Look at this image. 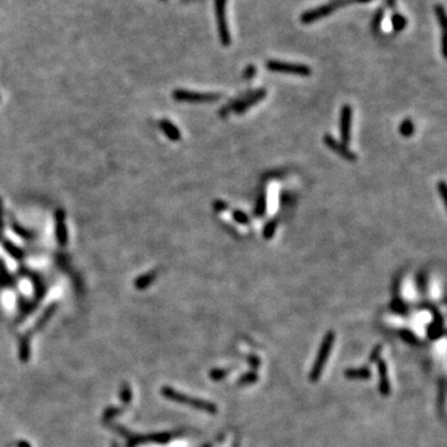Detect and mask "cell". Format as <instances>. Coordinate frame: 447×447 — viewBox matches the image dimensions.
I'll return each instance as SVG.
<instances>
[{"instance_id": "obj_20", "label": "cell", "mask_w": 447, "mask_h": 447, "mask_svg": "<svg viewBox=\"0 0 447 447\" xmlns=\"http://www.w3.org/2000/svg\"><path fill=\"white\" fill-rule=\"evenodd\" d=\"M383 16H384V10L379 9L377 13H375L374 19L372 21V29L374 32H378L380 29V25H382V21H383Z\"/></svg>"}, {"instance_id": "obj_11", "label": "cell", "mask_w": 447, "mask_h": 447, "mask_svg": "<svg viewBox=\"0 0 447 447\" xmlns=\"http://www.w3.org/2000/svg\"><path fill=\"white\" fill-rule=\"evenodd\" d=\"M345 378L352 380H367L372 377V372L367 367H361V368H350L347 369L344 372Z\"/></svg>"}, {"instance_id": "obj_15", "label": "cell", "mask_w": 447, "mask_h": 447, "mask_svg": "<svg viewBox=\"0 0 447 447\" xmlns=\"http://www.w3.org/2000/svg\"><path fill=\"white\" fill-rule=\"evenodd\" d=\"M276 229H277V221L276 220L268 221V223L265 225V229H263L262 232L263 237H265L266 240H271V238L273 237V235H275Z\"/></svg>"}, {"instance_id": "obj_25", "label": "cell", "mask_w": 447, "mask_h": 447, "mask_svg": "<svg viewBox=\"0 0 447 447\" xmlns=\"http://www.w3.org/2000/svg\"><path fill=\"white\" fill-rule=\"evenodd\" d=\"M255 73H256V67H255V66H252V65L248 66V67H246V70H245V72H243V78H245V79H250V78L254 77Z\"/></svg>"}, {"instance_id": "obj_21", "label": "cell", "mask_w": 447, "mask_h": 447, "mask_svg": "<svg viewBox=\"0 0 447 447\" xmlns=\"http://www.w3.org/2000/svg\"><path fill=\"white\" fill-rule=\"evenodd\" d=\"M391 309L397 314L407 313V306H405V303L402 302L401 300H399V298H395L393 301V303H391Z\"/></svg>"}, {"instance_id": "obj_3", "label": "cell", "mask_w": 447, "mask_h": 447, "mask_svg": "<svg viewBox=\"0 0 447 447\" xmlns=\"http://www.w3.org/2000/svg\"><path fill=\"white\" fill-rule=\"evenodd\" d=\"M350 3H353V0H333V2L328 3V4H323L320 7L314 8V9L304 12L301 15V21L303 24H312L314 21L319 20V19L331 15L332 13L338 10L339 8L345 7V5L350 4Z\"/></svg>"}, {"instance_id": "obj_8", "label": "cell", "mask_w": 447, "mask_h": 447, "mask_svg": "<svg viewBox=\"0 0 447 447\" xmlns=\"http://www.w3.org/2000/svg\"><path fill=\"white\" fill-rule=\"evenodd\" d=\"M352 119L353 111L349 105H344L341 111V139L342 143L348 145L352 138Z\"/></svg>"}, {"instance_id": "obj_4", "label": "cell", "mask_w": 447, "mask_h": 447, "mask_svg": "<svg viewBox=\"0 0 447 447\" xmlns=\"http://www.w3.org/2000/svg\"><path fill=\"white\" fill-rule=\"evenodd\" d=\"M266 68L271 72L285 73V75L302 76V77L312 75V70L309 66L302 64H289V62L277 61V60H270L266 62Z\"/></svg>"}, {"instance_id": "obj_14", "label": "cell", "mask_w": 447, "mask_h": 447, "mask_svg": "<svg viewBox=\"0 0 447 447\" xmlns=\"http://www.w3.org/2000/svg\"><path fill=\"white\" fill-rule=\"evenodd\" d=\"M259 379V375L256 374L255 372H248L242 375V377L238 379L237 384L238 385H249V384H254L257 382Z\"/></svg>"}, {"instance_id": "obj_9", "label": "cell", "mask_w": 447, "mask_h": 447, "mask_svg": "<svg viewBox=\"0 0 447 447\" xmlns=\"http://www.w3.org/2000/svg\"><path fill=\"white\" fill-rule=\"evenodd\" d=\"M323 142H324V144L327 145L329 149L333 150L336 154L341 155V157L343 159H345V160L352 161V163L356 161V155L354 153L350 152L349 148H348L347 145L343 144L342 142L337 141V139L334 138V137H332L331 134H326L324 138H323Z\"/></svg>"}, {"instance_id": "obj_2", "label": "cell", "mask_w": 447, "mask_h": 447, "mask_svg": "<svg viewBox=\"0 0 447 447\" xmlns=\"http://www.w3.org/2000/svg\"><path fill=\"white\" fill-rule=\"evenodd\" d=\"M265 96H266L265 89H260V90H256V91L246 93V95H243V96H241V97L236 98V100H235L234 102L230 103V105L224 106L220 111V116L225 117L226 114H229L231 111H234L235 113H238V114L243 113L246 109L250 108L251 106L256 105V103L260 102L262 98H265Z\"/></svg>"}, {"instance_id": "obj_16", "label": "cell", "mask_w": 447, "mask_h": 447, "mask_svg": "<svg viewBox=\"0 0 447 447\" xmlns=\"http://www.w3.org/2000/svg\"><path fill=\"white\" fill-rule=\"evenodd\" d=\"M399 333H400V336H401V338L404 339L408 344H411V345L419 344V339L416 338L415 334H414L411 331H409V329H401Z\"/></svg>"}, {"instance_id": "obj_22", "label": "cell", "mask_w": 447, "mask_h": 447, "mask_svg": "<svg viewBox=\"0 0 447 447\" xmlns=\"http://www.w3.org/2000/svg\"><path fill=\"white\" fill-rule=\"evenodd\" d=\"M232 218H234V220L236 221V223H238V224H242V225H246V224H249V216L246 215L245 213H243V211H241V210H234L232 211Z\"/></svg>"}, {"instance_id": "obj_1", "label": "cell", "mask_w": 447, "mask_h": 447, "mask_svg": "<svg viewBox=\"0 0 447 447\" xmlns=\"http://www.w3.org/2000/svg\"><path fill=\"white\" fill-rule=\"evenodd\" d=\"M334 339H336V334H334V332L329 331L326 333L322 344H320L319 352H318L316 360H314L313 368H312L311 374H309V380H311V382L316 383L319 380L320 375H322L323 370H324L326 363H327L329 355H331L332 348H333L334 344Z\"/></svg>"}, {"instance_id": "obj_10", "label": "cell", "mask_w": 447, "mask_h": 447, "mask_svg": "<svg viewBox=\"0 0 447 447\" xmlns=\"http://www.w3.org/2000/svg\"><path fill=\"white\" fill-rule=\"evenodd\" d=\"M378 372H379V391L383 396H388L391 393L390 380H389V372L386 363L380 359L378 361Z\"/></svg>"}, {"instance_id": "obj_31", "label": "cell", "mask_w": 447, "mask_h": 447, "mask_svg": "<svg viewBox=\"0 0 447 447\" xmlns=\"http://www.w3.org/2000/svg\"><path fill=\"white\" fill-rule=\"evenodd\" d=\"M372 0H353V3H369Z\"/></svg>"}, {"instance_id": "obj_27", "label": "cell", "mask_w": 447, "mask_h": 447, "mask_svg": "<svg viewBox=\"0 0 447 447\" xmlns=\"http://www.w3.org/2000/svg\"><path fill=\"white\" fill-rule=\"evenodd\" d=\"M214 208H215L216 211H223L226 209V204H225L224 201H220V200H219V201H216L215 204H214Z\"/></svg>"}, {"instance_id": "obj_30", "label": "cell", "mask_w": 447, "mask_h": 447, "mask_svg": "<svg viewBox=\"0 0 447 447\" xmlns=\"http://www.w3.org/2000/svg\"><path fill=\"white\" fill-rule=\"evenodd\" d=\"M385 3L386 5H389V7H394L395 5V0H385Z\"/></svg>"}, {"instance_id": "obj_26", "label": "cell", "mask_w": 447, "mask_h": 447, "mask_svg": "<svg viewBox=\"0 0 447 447\" xmlns=\"http://www.w3.org/2000/svg\"><path fill=\"white\" fill-rule=\"evenodd\" d=\"M437 189H438V193H440L441 195V199L446 202V183L445 182L438 183Z\"/></svg>"}, {"instance_id": "obj_19", "label": "cell", "mask_w": 447, "mask_h": 447, "mask_svg": "<svg viewBox=\"0 0 447 447\" xmlns=\"http://www.w3.org/2000/svg\"><path fill=\"white\" fill-rule=\"evenodd\" d=\"M435 13L436 16H437V20L440 23L441 27L443 30H446V12H445V8L442 5H436L435 7Z\"/></svg>"}, {"instance_id": "obj_6", "label": "cell", "mask_w": 447, "mask_h": 447, "mask_svg": "<svg viewBox=\"0 0 447 447\" xmlns=\"http://www.w3.org/2000/svg\"><path fill=\"white\" fill-rule=\"evenodd\" d=\"M221 96L219 93H199L184 91V90H177L174 92V98L178 101H186V102L194 103H208L216 102Z\"/></svg>"}, {"instance_id": "obj_29", "label": "cell", "mask_w": 447, "mask_h": 447, "mask_svg": "<svg viewBox=\"0 0 447 447\" xmlns=\"http://www.w3.org/2000/svg\"><path fill=\"white\" fill-rule=\"evenodd\" d=\"M442 53H443V56L446 57V36L445 35H443V37H442Z\"/></svg>"}, {"instance_id": "obj_7", "label": "cell", "mask_w": 447, "mask_h": 447, "mask_svg": "<svg viewBox=\"0 0 447 447\" xmlns=\"http://www.w3.org/2000/svg\"><path fill=\"white\" fill-rule=\"evenodd\" d=\"M167 395H168V396L173 400H177V401H180V402H185V404H190V405H193V407L195 409H199V410L205 411V413H210V414L218 413V407L210 401H204V400H197V399H190V397L184 396V395L177 394L172 390L167 391Z\"/></svg>"}, {"instance_id": "obj_12", "label": "cell", "mask_w": 447, "mask_h": 447, "mask_svg": "<svg viewBox=\"0 0 447 447\" xmlns=\"http://www.w3.org/2000/svg\"><path fill=\"white\" fill-rule=\"evenodd\" d=\"M391 25H393V29L395 32H401L402 30L405 29L408 25V20L402 14H394L391 16Z\"/></svg>"}, {"instance_id": "obj_23", "label": "cell", "mask_w": 447, "mask_h": 447, "mask_svg": "<svg viewBox=\"0 0 447 447\" xmlns=\"http://www.w3.org/2000/svg\"><path fill=\"white\" fill-rule=\"evenodd\" d=\"M226 375H227V370L221 369V368L213 369L210 372V378L213 380H215V382H220V380L225 379V377H226Z\"/></svg>"}, {"instance_id": "obj_5", "label": "cell", "mask_w": 447, "mask_h": 447, "mask_svg": "<svg viewBox=\"0 0 447 447\" xmlns=\"http://www.w3.org/2000/svg\"><path fill=\"white\" fill-rule=\"evenodd\" d=\"M215 18L218 25V34L220 37V43L224 46L231 45V35H230L229 25L226 20V0H215Z\"/></svg>"}, {"instance_id": "obj_17", "label": "cell", "mask_w": 447, "mask_h": 447, "mask_svg": "<svg viewBox=\"0 0 447 447\" xmlns=\"http://www.w3.org/2000/svg\"><path fill=\"white\" fill-rule=\"evenodd\" d=\"M163 128H164V131H166V133L168 134L169 138H172L173 141H178V139L180 138L179 131H178L177 128L174 127V126L171 125V123L164 122L163 123Z\"/></svg>"}, {"instance_id": "obj_18", "label": "cell", "mask_w": 447, "mask_h": 447, "mask_svg": "<svg viewBox=\"0 0 447 447\" xmlns=\"http://www.w3.org/2000/svg\"><path fill=\"white\" fill-rule=\"evenodd\" d=\"M414 131H415V128H414V123L411 122L410 119H405L404 122L401 123V126H400V133H401L404 137L413 136Z\"/></svg>"}, {"instance_id": "obj_28", "label": "cell", "mask_w": 447, "mask_h": 447, "mask_svg": "<svg viewBox=\"0 0 447 447\" xmlns=\"http://www.w3.org/2000/svg\"><path fill=\"white\" fill-rule=\"evenodd\" d=\"M248 360H250V363L254 364V367L260 365V359L256 358V356H250V358H249Z\"/></svg>"}, {"instance_id": "obj_13", "label": "cell", "mask_w": 447, "mask_h": 447, "mask_svg": "<svg viewBox=\"0 0 447 447\" xmlns=\"http://www.w3.org/2000/svg\"><path fill=\"white\" fill-rule=\"evenodd\" d=\"M266 208H267V199H266V194L262 193L259 196L256 202V208H255V214L257 216H262L266 213Z\"/></svg>"}, {"instance_id": "obj_24", "label": "cell", "mask_w": 447, "mask_h": 447, "mask_svg": "<svg viewBox=\"0 0 447 447\" xmlns=\"http://www.w3.org/2000/svg\"><path fill=\"white\" fill-rule=\"evenodd\" d=\"M380 354H382V345H377L369 356L370 363H378L380 360Z\"/></svg>"}]
</instances>
